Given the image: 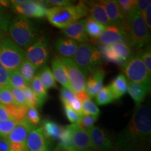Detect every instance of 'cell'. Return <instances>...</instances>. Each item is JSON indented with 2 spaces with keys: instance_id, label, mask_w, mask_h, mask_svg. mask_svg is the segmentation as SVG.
<instances>
[{
  "instance_id": "cell-24",
  "label": "cell",
  "mask_w": 151,
  "mask_h": 151,
  "mask_svg": "<svg viewBox=\"0 0 151 151\" xmlns=\"http://www.w3.org/2000/svg\"><path fill=\"white\" fill-rule=\"evenodd\" d=\"M150 90V88L146 85L128 82L127 92L134 100L136 106L142 104Z\"/></svg>"
},
{
  "instance_id": "cell-18",
  "label": "cell",
  "mask_w": 151,
  "mask_h": 151,
  "mask_svg": "<svg viewBox=\"0 0 151 151\" xmlns=\"http://www.w3.org/2000/svg\"><path fill=\"white\" fill-rule=\"evenodd\" d=\"M26 143L28 151H48L47 139L43 135L41 127L35 128L29 132Z\"/></svg>"
},
{
  "instance_id": "cell-13",
  "label": "cell",
  "mask_w": 151,
  "mask_h": 151,
  "mask_svg": "<svg viewBox=\"0 0 151 151\" xmlns=\"http://www.w3.org/2000/svg\"><path fill=\"white\" fill-rule=\"evenodd\" d=\"M96 41L101 46L111 45L118 42L127 43L124 30L116 25H109L106 27Z\"/></svg>"
},
{
  "instance_id": "cell-9",
  "label": "cell",
  "mask_w": 151,
  "mask_h": 151,
  "mask_svg": "<svg viewBox=\"0 0 151 151\" xmlns=\"http://www.w3.org/2000/svg\"><path fill=\"white\" fill-rule=\"evenodd\" d=\"M60 58L67 72L69 84L72 91L75 94L85 91L86 78V75L80 69V67L72 59L62 58V57H60Z\"/></svg>"
},
{
  "instance_id": "cell-37",
  "label": "cell",
  "mask_w": 151,
  "mask_h": 151,
  "mask_svg": "<svg viewBox=\"0 0 151 151\" xmlns=\"http://www.w3.org/2000/svg\"><path fill=\"white\" fill-rule=\"evenodd\" d=\"M17 124L14 120H8L5 121H0V137L6 138L12 132Z\"/></svg>"
},
{
  "instance_id": "cell-40",
  "label": "cell",
  "mask_w": 151,
  "mask_h": 151,
  "mask_svg": "<svg viewBox=\"0 0 151 151\" xmlns=\"http://www.w3.org/2000/svg\"><path fill=\"white\" fill-rule=\"evenodd\" d=\"M26 119L34 127L38 125L41 122L40 115L36 108H28Z\"/></svg>"
},
{
  "instance_id": "cell-49",
  "label": "cell",
  "mask_w": 151,
  "mask_h": 151,
  "mask_svg": "<svg viewBox=\"0 0 151 151\" xmlns=\"http://www.w3.org/2000/svg\"><path fill=\"white\" fill-rule=\"evenodd\" d=\"M8 120H11V117L9 116L8 111L4 105L0 104V121H5Z\"/></svg>"
},
{
  "instance_id": "cell-25",
  "label": "cell",
  "mask_w": 151,
  "mask_h": 151,
  "mask_svg": "<svg viewBox=\"0 0 151 151\" xmlns=\"http://www.w3.org/2000/svg\"><path fill=\"white\" fill-rule=\"evenodd\" d=\"M40 80L41 84L44 87L45 89L48 90L52 88H57L56 81L52 75L51 69L48 66L45 65L40 68V70L37 74Z\"/></svg>"
},
{
  "instance_id": "cell-6",
  "label": "cell",
  "mask_w": 151,
  "mask_h": 151,
  "mask_svg": "<svg viewBox=\"0 0 151 151\" xmlns=\"http://www.w3.org/2000/svg\"><path fill=\"white\" fill-rule=\"evenodd\" d=\"M25 59L23 49L19 47L9 38L0 33V63L9 72L18 70Z\"/></svg>"
},
{
  "instance_id": "cell-21",
  "label": "cell",
  "mask_w": 151,
  "mask_h": 151,
  "mask_svg": "<svg viewBox=\"0 0 151 151\" xmlns=\"http://www.w3.org/2000/svg\"><path fill=\"white\" fill-rule=\"evenodd\" d=\"M86 3L90 18L105 27L111 25L110 20L107 16L105 9L99 1H88Z\"/></svg>"
},
{
  "instance_id": "cell-22",
  "label": "cell",
  "mask_w": 151,
  "mask_h": 151,
  "mask_svg": "<svg viewBox=\"0 0 151 151\" xmlns=\"http://www.w3.org/2000/svg\"><path fill=\"white\" fill-rule=\"evenodd\" d=\"M41 127L45 138L52 141L60 140V136L65 128L53 120L48 119L43 120Z\"/></svg>"
},
{
  "instance_id": "cell-44",
  "label": "cell",
  "mask_w": 151,
  "mask_h": 151,
  "mask_svg": "<svg viewBox=\"0 0 151 151\" xmlns=\"http://www.w3.org/2000/svg\"><path fill=\"white\" fill-rule=\"evenodd\" d=\"M10 88L11 92V94H12V96L13 97H14V99L15 102L16 103V104L18 106L26 105L25 97H24V94L23 93L22 90L16 89V88Z\"/></svg>"
},
{
  "instance_id": "cell-28",
  "label": "cell",
  "mask_w": 151,
  "mask_h": 151,
  "mask_svg": "<svg viewBox=\"0 0 151 151\" xmlns=\"http://www.w3.org/2000/svg\"><path fill=\"white\" fill-rule=\"evenodd\" d=\"M6 109L8 111L11 119L16 122H20L26 118L28 110L27 106L21 105L17 106L14 104L6 105Z\"/></svg>"
},
{
  "instance_id": "cell-4",
  "label": "cell",
  "mask_w": 151,
  "mask_h": 151,
  "mask_svg": "<svg viewBox=\"0 0 151 151\" xmlns=\"http://www.w3.org/2000/svg\"><path fill=\"white\" fill-rule=\"evenodd\" d=\"M8 31L11 40L22 49H27L37 39L35 24L23 16H16L11 20Z\"/></svg>"
},
{
  "instance_id": "cell-50",
  "label": "cell",
  "mask_w": 151,
  "mask_h": 151,
  "mask_svg": "<svg viewBox=\"0 0 151 151\" xmlns=\"http://www.w3.org/2000/svg\"><path fill=\"white\" fill-rule=\"evenodd\" d=\"M0 151H10L8 141L6 138L0 137Z\"/></svg>"
},
{
  "instance_id": "cell-35",
  "label": "cell",
  "mask_w": 151,
  "mask_h": 151,
  "mask_svg": "<svg viewBox=\"0 0 151 151\" xmlns=\"http://www.w3.org/2000/svg\"><path fill=\"white\" fill-rule=\"evenodd\" d=\"M99 109L91 99L86 100L82 103V114L99 116Z\"/></svg>"
},
{
  "instance_id": "cell-52",
  "label": "cell",
  "mask_w": 151,
  "mask_h": 151,
  "mask_svg": "<svg viewBox=\"0 0 151 151\" xmlns=\"http://www.w3.org/2000/svg\"><path fill=\"white\" fill-rule=\"evenodd\" d=\"M53 151H69V150H66V149L62 148V147H60L59 146H58L56 147V148Z\"/></svg>"
},
{
  "instance_id": "cell-8",
  "label": "cell",
  "mask_w": 151,
  "mask_h": 151,
  "mask_svg": "<svg viewBox=\"0 0 151 151\" xmlns=\"http://www.w3.org/2000/svg\"><path fill=\"white\" fill-rule=\"evenodd\" d=\"M50 55L48 38L43 36L37 38L35 42L26 49L25 59L39 69L46 65Z\"/></svg>"
},
{
  "instance_id": "cell-48",
  "label": "cell",
  "mask_w": 151,
  "mask_h": 151,
  "mask_svg": "<svg viewBox=\"0 0 151 151\" xmlns=\"http://www.w3.org/2000/svg\"><path fill=\"white\" fill-rule=\"evenodd\" d=\"M142 16L144 20L145 23H146L147 27L149 31L150 32L151 28V6H149L148 9L142 14Z\"/></svg>"
},
{
  "instance_id": "cell-39",
  "label": "cell",
  "mask_w": 151,
  "mask_h": 151,
  "mask_svg": "<svg viewBox=\"0 0 151 151\" xmlns=\"http://www.w3.org/2000/svg\"><path fill=\"white\" fill-rule=\"evenodd\" d=\"M10 15L0 5V33L6 32L10 24Z\"/></svg>"
},
{
  "instance_id": "cell-1",
  "label": "cell",
  "mask_w": 151,
  "mask_h": 151,
  "mask_svg": "<svg viewBox=\"0 0 151 151\" xmlns=\"http://www.w3.org/2000/svg\"><path fill=\"white\" fill-rule=\"evenodd\" d=\"M151 139V111L146 104L136 106L126 127L116 139L118 151H148Z\"/></svg>"
},
{
  "instance_id": "cell-15",
  "label": "cell",
  "mask_w": 151,
  "mask_h": 151,
  "mask_svg": "<svg viewBox=\"0 0 151 151\" xmlns=\"http://www.w3.org/2000/svg\"><path fill=\"white\" fill-rule=\"evenodd\" d=\"M62 32L66 37L80 43H86L88 41V36L87 35L86 26H85V19L77 20L68 27L62 29Z\"/></svg>"
},
{
  "instance_id": "cell-36",
  "label": "cell",
  "mask_w": 151,
  "mask_h": 151,
  "mask_svg": "<svg viewBox=\"0 0 151 151\" xmlns=\"http://www.w3.org/2000/svg\"><path fill=\"white\" fill-rule=\"evenodd\" d=\"M23 93L25 97L26 105L28 108H36L38 106V99L33 90L29 86L26 87L23 90Z\"/></svg>"
},
{
  "instance_id": "cell-31",
  "label": "cell",
  "mask_w": 151,
  "mask_h": 151,
  "mask_svg": "<svg viewBox=\"0 0 151 151\" xmlns=\"http://www.w3.org/2000/svg\"><path fill=\"white\" fill-rule=\"evenodd\" d=\"M29 86L27 83L20 74L19 70H16L10 73L9 78V88H16V89L23 90L24 88Z\"/></svg>"
},
{
  "instance_id": "cell-29",
  "label": "cell",
  "mask_w": 151,
  "mask_h": 151,
  "mask_svg": "<svg viewBox=\"0 0 151 151\" xmlns=\"http://www.w3.org/2000/svg\"><path fill=\"white\" fill-rule=\"evenodd\" d=\"M37 69V68L35 67L32 64L30 63L28 60L24 59V61L22 62L21 65L19 67L18 70L23 78L29 85L30 82L32 81L34 77L36 76Z\"/></svg>"
},
{
  "instance_id": "cell-42",
  "label": "cell",
  "mask_w": 151,
  "mask_h": 151,
  "mask_svg": "<svg viewBox=\"0 0 151 151\" xmlns=\"http://www.w3.org/2000/svg\"><path fill=\"white\" fill-rule=\"evenodd\" d=\"M64 111L68 120L71 122V124H78L80 120L81 114L73 110L69 106L65 104L64 105Z\"/></svg>"
},
{
  "instance_id": "cell-3",
  "label": "cell",
  "mask_w": 151,
  "mask_h": 151,
  "mask_svg": "<svg viewBox=\"0 0 151 151\" xmlns=\"http://www.w3.org/2000/svg\"><path fill=\"white\" fill-rule=\"evenodd\" d=\"M124 29L127 42L130 46L141 48L150 42V31L145 23L142 14L138 9L124 22Z\"/></svg>"
},
{
  "instance_id": "cell-41",
  "label": "cell",
  "mask_w": 151,
  "mask_h": 151,
  "mask_svg": "<svg viewBox=\"0 0 151 151\" xmlns=\"http://www.w3.org/2000/svg\"><path fill=\"white\" fill-rule=\"evenodd\" d=\"M60 97L63 105L65 104L68 106H70L73 100L76 98L74 92L71 91V90L66 89L65 88H62L60 89Z\"/></svg>"
},
{
  "instance_id": "cell-20",
  "label": "cell",
  "mask_w": 151,
  "mask_h": 151,
  "mask_svg": "<svg viewBox=\"0 0 151 151\" xmlns=\"http://www.w3.org/2000/svg\"><path fill=\"white\" fill-rule=\"evenodd\" d=\"M51 71L55 80L59 83L60 85H62V88L72 91L70 84H69L67 72L60 60V57H55L52 59L51 62Z\"/></svg>"
},
{
  "instance_id": "cell-19",
  "label": "cell",
  "mask_w": 151,
  "mask_h": 151,
  "mask_svg": "<svg viewBox=\"0 0 151 151\" xmlns=\"http://www.w3.org/2000/svg\"><path fill=\"white\" fill-rule=\"evenodd\" d=\"M78 43L67 37L58 38L55 42V49L62 58L72 59L78 48Z\"/></svg>"
},
{
  "instance_id": "cell-30",
  "label": "cell",
  "mask_w": 151,
  "mask_h": 151,
  "mask_svg": "<svg viewBox=\"0 0 151 151\" xmlns=\"http://www.w3.org/2000/svg\"><path fill=\"white\" fill-rule=\"evenodd\" d=\"M96 103L99 106L107 105L113 101V97L109 86L103 87L95 96Z\"/></svg>"
},
{
  "instance_id": "cell-51",
  "label": "cell",
  "mask_w": 151,
  "mask_h": 151,
  "mask_svg": "<svg viewBox=\"0 0 151 151\" xmlns=\"http://www.w3.org/2000/svg\"><path fill=\"white\" fill-rule=\"evenodd\" d=\"M75 95H76V99H78L81 104L84 102V101H86V100L90 99V97L88 96V94H87V92L86 91L80 92H78V93L75 94Z\"/></svg>"
},
{
  "instance_id": "cell-34",
  "label": "cell",
  "mask_w": 151,
  "mask_h": 151,
  "mask_svg": "<svg viewBox=\"0 0 151 151\" xmlns=\"http://www.w3.org/2000/svg\"><path fill=\"white\" fill-rule=\"evenodd\" d=\"M98 119V116H92V115L81 114V118L78 122V125L86 131H88L90 128L94 126V123Z\"/></svg>"
},
{
  "instance_id": "cell-47",
  "label": "cell",
  "mask_w": 151,
  "mask_h": 151,
  "mask_svg": "<svg viewBox=\"0 0 151 151\" xmlns=\"http://www.w3.org/2000/svg\"><path fill=\"white\" fill-rule=\"evenodd\" d=\"M151 6V1L150 0H139L137 1V6L139 11H140L141 14H142L149 6Z\"/></svg>"
},
{
  "instance_id": "cell-17",
  "label": "cell",
  "mask_w": 151,
  "mask_h": 151,
  "mask_svg": "<svg viewBox=\"0 0 151 151\" xmlns=\"http://www.w3.org/2000/svg\"><path fill=\"white\" fill-rule=\"evenodd\" d=\"M99 3L104 8L107 16L110 20L111 25L118 26L124 29L123 16L117 1L104 0V1H100Z\"/></svg>"
},
{
  "instance_id": "cell-46",
  "label": "cell",
  "mask_w": 151,
  "mask_h": 151,
  "mask_svg": "<svg viewBox=\"0 0 151 151\" xmlns=\"http://www.w3.org/2000/svg\"><path fill=\"white\" fill-rule=\"evenodd\" d=\"M47 4H50L54 6H67L71 5V1L68 0H48L45 1Z\"/></svg>"
},
{
  "instance_id": "cell-16",
  "label": "cell",
  "mask_w": 151,
  "mask_h": 151,
  "mask_svg": "<svg viewBox=\"0 0 151 151\" xmlns=\"http://www.w3.org/2000/svg\"><path fill=\"white\" fill-rule=\"evenodd\" d=\"M105 75V71L99 67L88 76L86 83L85 91L87 92L90 99L95 97L98 92L103 88Z\"/></svg>"
},
{
  "instance_id": "cell-33",
  "label": "cell",
  "mask_w": 151,
  "mask_h": 151,
  "mask_svg": "<svg viewBox=\"0 0 151 151\" xmlns=\"http://www.w3.org/2000/svg\"><path fill=\"white\" fill-rule=\"evenodd\" d=\"M122 11L123 19L137 8V0H118L117 1ZM124 22V21H123Z\"/></svg>"
},
{
  "instance_id": "cell-26",
  "label": "cell",
  "mask_w": 151,
  "mask_h": 151,
  "mask_svg": "<svg viewBox=\"0 0 151 151\" xmlns=\"http://www.w3.org/2000/svg\"><path fill=\"white\" fill-rule=\"evenodd\" d=\"M29 86L38 99V106H41L48 99V92L41 84L37 75L34 77L32 81L30 82Z\"/></svg>"
},
{
  "instance_id": "cell-32",
  "label": "cell",
  "mask_w": 151,
  "mask_h": 151,
  "mask_svg": "<svg viewBox=\"0 0 151 151\" xmlns=\"http://www.w3.org/2000/svg\"><path fill=\"white\" fill-rule=\"evenodd\" d=\"M58 146L62 147V148L69 151H76L73 146L71 131L69 125H67L64 128L63 132H62V134L60 136L59 144Z\"/></svg>"
},
{
  "instance_id": "cell-53",
  "label": "cell",
  "mask_w": 151,
  "mask_h": 151,
  "mask_svg": "<svg viewBox=\"0 0 151 151\" xmlns=\"http://www.w3.org/2000/svg\"><path fill=\"white\" fill-rule=\"evenodd\" d=\"M86 151H96V150H93V149H90V150H86Z\"/></svg>"
},
{
  "instance_id": "cell-7",
  "label": "cell",
  "mask_w": 151,
  "mask_h": 151,
  "mask_svg": "<svg viewBox=\"0 0 151 151\" xmlns=\"http://www.w3.org/2000/svg\"><path fill=\"white\" fill-rule=\"evenodd\" d=\"M123 67V71L127 81L134 83L146 85L150 88L151 74L147 70L139 52L132 55Z\"/></svg>"
},
{
  "instance_id": "cell-45",
  "label": "cell",
  "mask_w": 151,
  "mask_h": 151,
  "mask_svg": "<svg viewBox=\"0 0 151 151\" xmlns=\"http://www.w3.org/2000/svg\"><path fill=\"white\" fill-rule=\"evenodd\" d=\"M9 78L10 72L0 63V88H9Z\"/></svg>"
},
{
  "instance_id": "cell-10",
  "label": "cell",
  "mask_w": 151,
  "mask_h": 151,
  "mask_svg": "<svg viewBox=\"0 0 151 151\" xmlns=\"http://www.w3.org/2000/svg\"><path fill=\"white\" fill-rule=\"evenodd\" d=\"M13 9L19 16L25 18H43L46 16L47 8L43 1L26 0L24 3L13 4Z\"/></svg>"
},
{
  "instance_id": "cell-5",
  "label": "cell",
  "mask_w": 151,
  "mask_h": 151,
  "mask_svg": "<svg viewBox=\"0 0 151 151\" xmlns=\"http://www.w3.org/2000/svg\"><path fill=\"white\" fill-rule=\"evenodd\" d=\"M72 60L80 67L86 76L90 75L98 69L103 62L102 57L97 47L88 42L78 44Z\"/></svg>"
},
{
  "instance_id": "cell-14",
  "label": "cell",
  "mask_w": 151,
  "mask_h": 151,
  "mask_svg": "<svg viewBox=\"0 0 151 151\" xmlns=\"http://www.w3.org/2000/svg\"><path fill=\"white\" fill-rule=\"evenodd\" d=\"M35 128L25 118L17 122L16 127L6 139L9 143H26L28 134Z\"/></svg>"
},
{
  "instance_id": "cell-27",
  "label": "cell",
  "mask_w": 151,
  "mask_h": 151,
  "mask_svg": "<svg viewBox=\"0 0 151 151\" xmlns=\"http://www.w3.org/2000/svg\"><path fill=\"white\" fill-rule=\"evenodd\" d=\"M85 26L87 35L94 39H97L106 27L95 21L90 17L85 19Z\"/></svg>"
},
{
  "instance_id": "cell-23",
  "label": "cell",
  "mask_w": 151,
  "mask_h": 151,
  "mask_svg": "<svg viewBox=\"0 0 151 151\" xmlns=\"http://www.w3.org/2000/svg\"><path fill=\"white\" fill-rule=\"evenodd\" d=\"M114 100L120 99L127 92L128 81L122 73L118 74L109 85Z\"/></svg>"
},
{
  "instance_id": "cell-12",
  "label": "cell",
  "mask_w": 151,
  "mask_h": 151,
  "mask_svg": "<svg viewBox=\"0 0 151 151\" xmlns=\"http://www.w3.org/2000/svg\"><path fill=\"white\" fill-rule=\"evenodd\" d=\"M71 131V140L76 151H86L92 149L89 133L79 127L77 124L69 125Z\"/></svg>"
},
{
  "instance_id": "cell-11",
  "label": "cell",
  "mask_w": 151,
  "mask_h": 151,
  "mask_svg": "<svg viewBox=\"0 0 151 151\" xmlns=\"http://www.w3.org/2000/svg\"><path fill=\"white\" fill-rule=\"evenodd\" d=\"M92 149L96 151H110L113 149V143L103 128L93 126L88 130Z\"/></svg>"
},
{
  "instance_id": "cell-2",
  "label": "cell",
  "mask_w": 151,
  "mask_h": 151,
  "mask_svg": "<svg viewBox=\"0 0 151 151\" xmlns=\"http://www.w3.org/2000/svg\"><path fill=\"white\" fill-rule=\"evenodd\" d=\"M88 14L87 3L79 1L76 5L53 6L48 9L46 16L52 26L63 29L73 22L87 16Z\"/></svg>"
},
{
  "instance_id": "cell-38",
  "label": "cell",
  "mask_w": 151,
  "mask_h": 151,
  "mask_svg": "<svg viewBox=\"0 0 151 151\" xmlns=\"http://www.w3.org/2000/svg\"><path fill=\"white\" fill-rule=\"evenodd\" d=\"M0 104L4 106L10 104L17 105L15 102L9 88H0Z\"/></svg>"
},
{
  "instance_id": "cell-43",
  "label": "cell",
  "mask_w": 151,
  "mask_h": 151,
  "mask_svg": "<svg viewBox=\"0 0 151 151\" xmlns=\"http://www.w3.org/2000/svg\"><path fill=\"white\" fill-rule=\"evenodd\" d=\"M140 54V56L142 59L143 63H144L145 66H146L147 70L149 72V73L151 74V49L150 46L147 47L144 50H141L139 52Z\"/></svg>"
}]
</instances>
